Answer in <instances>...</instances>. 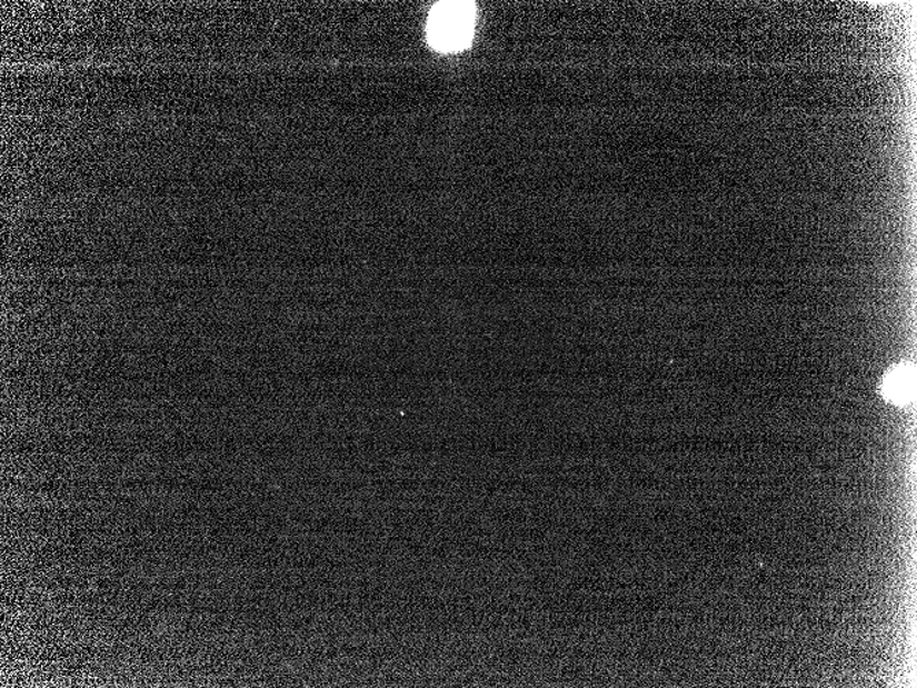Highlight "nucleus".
<instances>
[{
  "mask_svg": "<svg viewBox=\"0 0 917 688\" xmlns=\"http://www.w3.org/2000/svg\"><path fill=\"white\" fill-rule=\"evenodd\" d=\"M476 26V6L470 2H441L431 10L429 42L441 52H457L470 43Z\"/></svg>",
  "mask_w": 917,
  "mask_h": 688,
  "instance_id": "obj_1",
  "label": "nucleus"
},
{
  "mask_svg": "<svg viewBox=\"0 0 917 688\" xmlns=\"http://www.w3.org/2000/svg\"><path fill=\"white\" fill-rule=\"evenodd\" d=\"M915 389V372L913 365L901 363L893 366L881 383V393L885 399L896 406L908 405L913 400Z\"/></svg>",
  "mask_w": 917,
  "mask_h": 688,
  "instance_id": "obj_2",
  "label": "nucleus"
}]
</instances>
